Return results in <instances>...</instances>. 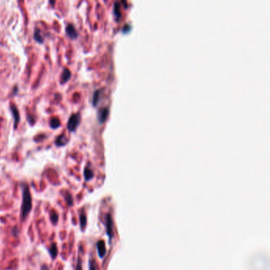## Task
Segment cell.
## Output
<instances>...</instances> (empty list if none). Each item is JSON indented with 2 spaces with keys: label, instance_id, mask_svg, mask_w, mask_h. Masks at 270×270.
Instances as JSON below:
<instances>
[{
  "label": "cell",
  "instance_id": "obj_1",
  "mask_svg": "<svg viewBox=\"0 0 270 270\" xmlns=\"http://www.w3.org/2000/svg\"><path fill=\"white\" fill-rule=\"evenodd\" d=\"M33 208L32 204V196L30 193L29 186L24 185L22 187V204L21 208V218L25 220L29 215V212Z\"/></svg>",
  "mask_w": 270,
  "mask_h": 270
},
{
  "label": "cell",
  "instance_id": "obj_2",
  "mask_svg": "<svg viewBox=\"0 0 270 270\" xmlns=\"http://www.w3.org/2000/svg\"><path fill=\"white\" fill-rule=\"evenodd\" d=\"M80 123V116L79 114L76 113L71 116L69 118V120L67 122V129L70 132H75L77 129L78 126Z\"/></svg>",
  "mask_w": 270,
  "mask_h": 270
},
{
  "label": "cell",
  "instance_id": "obj_3",
  "mask_svg": "<svg viewBox=\"0 0 270 270\" xmlns=\"http://www.w3.org/2000/svg\"><path fill=\"white\" fill-rule=\"evenodd\" d=\"M105 220H106V233L107 235L108 236V239H109V242L112 239H113V219H112V217L109 214H107L106 217H105Z\"/></svg>",
  "mask_w": 270,
  "mask_h": 270
},
{
  "label": "cell",
  "instance_id": "obj_4",
  "mask_svg": "<svg viewBox=\"0 0 270 270\" xmlns=\"http://www.w3.org/2000/svg\"><path fill=\"white\" fill-rule=\"evenodd\" d=\"M97 254L100 257V258H103L105 257V254H106V248H105V242L103 240H100V241L97 242Z\"/></svg>",
  "mask_w": 270,
  "mask_h": 270
},
{
  "label": "cell",
  "instance_id": "obj_5",
  "mask_svg": "<svg viewBox=\"0 0 270 270\" xmlns=\"http://www.w3.org/2000/svg\"><path fill=\"white\" fill-rule=\"evenodd\" d=\"M108 116V108H103L98 112V120L100 123H103L106 120Z\"/></svg>",
  "mask_w": 270,
  "mask_h": 270
},
{
  "label": "cell",
  "instance_id": "obj_6",
  "mask_svg": "<svg viewBox=\"0 0 270 270\" xmlns=\"http://www.w3.org/2000/svg\"><path fill=\"white\" fill-rule=\"evenodd\" d=\"M67 34L71 38V39H76L78 37V33L76 32L75 27L72 25H68L66 28Z\"/></svg>",
  "mask_w": 270,
  "mask_h": 270
},
{
  "label": "cell",
  "instance_id": "obj_7",
  "mask_svg": "<svg viewBox=\"0 0 270 270\" xmlns=\"http://www.w3.org/2000/svg\"><path fill=\"white\" fill-rule=\"evenodd\" d=\"M67 139L66 135H64V134L63 135H60V136H58L55 140V144L59 147L64 146L65 144H67Z\"/></svg>",
  "mask_w": 270,
  "mask_h": 270
},
{
  "label": "cell",
  "instance_id": "obj_8",
  "mask_svg": "<svg viewBox=\"0 0 270 270\" xmlns=\"http://www.w3.org/2000/svg\"><path fill=\"white\" fill-rule=\"evenodd\" d=\"M79 221H80V227H81V230H83L87 226V215H86V213L84 212H82L81 214H80L79 216Z\"/></svg>",
  "mask_w": 270,
  "mask_h": 270
},
{
  "label": "cell",
  "instance_id": "obj_9",
  "mask_svg": "<svg viewBox=\"0 0 270 270\" xmlns=\"http://www.w3.org/2000/svg\"><path fill=\"white\" fill-rule=\"evenodd\" d=\"M49 254L51 255V257L52 259H55L56 258L58 255V248L56 244H52L51 247L49 248Z\"/></svg>",
  "mask_w": 270,
  "mask_h": 270
},
{
  "label": "cell",
  "instance_id": "obj_10",
  "mask_svg": "<svg viewBox=\"0 0 270 270\" xmlns=\"http://www.w3.org/2000/svg\"><path fill=\"white\" fill-rule=\"evenodd\" d=\"M93 177V171H91L90 169L88 168V167H86L84 170V177L85 180L88 182L90 180H91Z\"/></svg>",
  "mask_w": 270,
  "mask_h": 270
},
{
  "label": "cell",
  "instance_id": "obj_11",
  "mask_svg": "<svg viewBox=\"0 0 270 270\" xmlns=\"http://www.w3.org/2000/svg\"><path fill=\"white\" fill-rule=\"evenodd\" d=\"M71 79V72L68 69H65L62 75V83H65Z\"/></svg>",
  "mask_w": 270,
  "mask_h": 270
},
{
  "label": "cell",
  "instance_id": "obj_12",
  "mask_svg": "<svg viewBox=\"0 0 270 270\" xmlns=\"http://www.w3.org/2000/svg\"><path fill=\"white\" fill-rule=\"evenodd\" d=\"M64 198H65V200H66L67 204L68 206H72L74 204V200H73V197H72V195L70 193H65L64 195Z\"/></svg>",
  "mask_w": 270,
  "mask_h": 270
},
{
  "label": "cell",
  "instance_id": "obj_13",
  "mask_svg": "<svg viewBox=\"0 0 270 270\" xmlns=\"http://www.w3.org/2000/svg\"><path fill=\"white\" fill-rule=\"evenodd\" d=\"M113 12H114V14H115L116 18H120V3L118 2H116L115 5H114V8H113Z\"/></svg>",
  "mask_w": 270,
  "mask_h": 270
},
{
  "label": "cell",
  "instance_id": "obj_14",
  "mask_svg": "<svg viewBox=\"0 0 270 270\" xmlns=\"http://www.w3.org/2000/svg\"><path fill=\"white\" fill-rule=\"evenodd\" d=\"M11 110H12V112H13V117H14V120H15V124H14V126H15V128L16 127H17V124H18V121H19V115H18V109H17V108H16V107L15 106H12V108H11Z\"/></svg>",
  "mask_w": 270,
  "mask_h": 270
},
{
  "label": "cell",
  "instance_id": "obj_15",
  "mask_svg": "<svg viewBox=\"0 0 270 270\" xmlns=\"http://www.w3.org/2000/svg\"><path fill=\"white\" fill-rule=\"evenodd\" d=\"M60 125V120L58 119L56 117H54L51 120V121H50V126L51 128L52 129H57L59 128Z\"/></svg>",
  "mask_w": 270,
  "mask_h": 270
},
{
  "label": "cell",
  "instance_id": "obj_16",
  "mask_svg": "<svg viewBox=\"0 0 270 270\" xmlns=\"http://www.w3.org/2000/svg\"><path fill=\"white\" fill-rule=\"evenodd\" d=\"M34 39L40 43H42L44 41V39H43L42 36L40 34V30H38V29L35 30V32H34Z\"/></svg>",
  "mask_w": 270,
  "mask_h": 270
},
{
  "label": "cell",
  "instance_id": "obj_17",
  "mask_svg": "<svg viewBox=\"0 0 270 270\" xmlns=\"http://www.w3.org/2000/svg\"><path fill=\"white\" fill-rule=\"evenodd\" d=\"M50 219H51L52 223L53 224H57L58 220H59V215L55 212H52L51 214H50Z\"/></svg>",
  "mask_w": 270,
  "mask_h": 270
},
{
  "label": "cell",
  "instance_id": "obj_18",
  "mask_svg": "<svg viewBox=\"0 0 270 270\" xmlns=\"http://www.w3.org/2000/svg\"><path fill=\"white\" fill-rule=\"evenodd\" d=\"M99 98H100V90H97L94 92V94H93V105L94 106H96L99 102Z\"/></svg>",
  "mask_w": 270,
  "mask_h": 270
},
{
  "label": "cell",
  "instance_id": "obj_19",
  "mask_svg": "<svg viewBox=\"0 0 270 270\" xmlns=\"http://www.w3.org/2000/svg\"><path fill=\"white\" fill-rule=\"evenodd\" d=\"M89 270H96L95 261L90 259L89 261Z\"/></svg>",
  "mask_w": 270,
  "mask_h": 270
},
{
  "label": "cell",
  "instance_id": "obj_20",
  "mask_svg": "<svg viewBox=\"0 0 270 270\" xmlns=\"http://www.w3.org/2000/svg\"><path fill=\"white\" fill-rule=\"evenodd\" d=\"M76 270H82V260L80 257H79L77 260V264H76Z\"/></svg>",
  "mask_w": 270,
  "mask_h": 270
},
{
  "label": "cell",
  "instance_id": "obj_21",
  "mask_svg": "<svg viewBox=\"0 0 270 270\" xmlns=\"http://www.w3.org/2000/svg\"><path fill=\"white\" fill-rule=\"evenodd\" d=\"M19 233H20V230L18 229V227H14L13 228V230H12V234L14 237H18V235H19Z\"/></svg>",
  "mask_w": 270,
  "mask_h": 270
},
{
  "label": "cell",
  "instance_id": "obj_22",
  "mask_svg": "<svg viewBox=\"0 0 270 270\" xmlns=\"http://www.w3.org/2000/svg\"><path fill=\"white\" fill-rule=\"evenodd\" d=\"M40 270H49V269L47 265H43V266H41V268H40Z\"/></svg>",
  "mask_w": 270,
  "mask_h": 270
},
{
  "label": "cell",
  "instance_id": "obj_23",
  "mask_svg": "<svg viewBox=\"0 0 270 270\" xmlns=\"http://www.w3.org/2000/svg\"><path fill=\"white\" fill-rule=\"evenodd\" d=\"M129 30H130V27H129V26L127 27L126 29H123V31H127V32H128V31H129Z\"/></svg>",
  "mask_w": 270,
  "mask_h": 270
}]
</instances>
